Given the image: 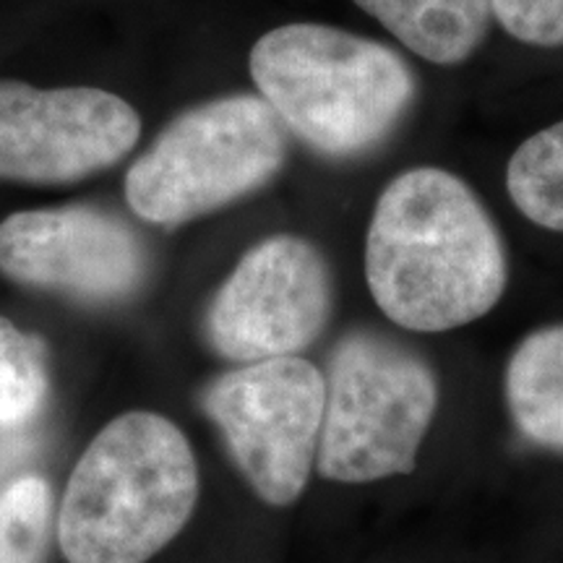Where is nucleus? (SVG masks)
<instances>
[{"label": "nucleus", "mask_w": 563, "mask_h": 563, "mask_svg": "<svg viewBox=\"0 0 563 563\" xmlns=\"http://www.w3.org/2000/svg\"><path fill=\"white\" fill-rule=\"evenodd\" d=\"M53 493L37 475L0 490V563H42L51 540Z\"/></svg>", "instance_id": "14"}, {"label": "nucleus", "mask_w": 563, "mask_h": 563, "mask_svg": "<svg viewBox=\"0 0 563 563\" xmlns=\"http://www.w3.org/2000/svg\"><path fill=\"white\" fill-rule=\"evenodd\" d=\"M287 129L262 95H232L186 110L125 175L141 220L178 228L228 207L282 170Z\"/></svg>", "instance_id": "5"}, {"label": "nucleus", "mask_w": 563, "mask_h": 563, "mask_svg": "<svg viewBox=\"0 0 563 563\" xmlns=\"http://www.w3.org/2000/svg\"><path fill=\"white\" fill-rule=\"evenodd\" d=\"M199 467L191 443L162 415L104 426L70 475L58 514L68 563H146L191 519Z\"/></svg>", "instance_id": "2"}, {"label": "nucleus", "mask_w": 563, "mask_h": 563, "mask_svg": "<svg viewBox=\"0 0 563 563\" xmlns=\"http://www.w3.org/2000/svg\"><path fill=\"white\" fill-rule=\"evenodd\" d=\"M506 188L527 220L563 232V121L538 131L514 152Z\"/></svg>", "instance_id": "12"}, {"label": "nucleus", "mask_w": 563, "mask_h": 563, "mask_svg": "<svg viewBox=\"0 0 563 563\" xmlns=\"http://www.w3.org/2000/svg\"><path fill=\"white\" fill-rule=\"evenodd\" d=\"M32 441L26 439L24 431H0V481L30 456Z\"/></svg>", "instance_id": "16"}, {"label": "nucleus", "mask_w": 563, "mask_h": 563, "mask_svg": "<svg viewBox=\"0 0 563 563\" xmlns=\"http://www.w3.org/2000/svg\"><path fill=\"white\" fill-rule=\"evenodd\" d=\"M323 399V373L287 355L222 373L203 394V410L256 496L269 506H290L316 464Z\"/></svg>", "instance_id": "6"}, {"label": "nucleus", "mask_w": 563, "mask_h": 563, "mask_svg": "<svg viewBox=\"0 0 563 563\" xmlns=\"http://www.w3.org/2000/svg\"><path fill=\"white\" fill-rule=\"evenodd\" d=\"M493 16L527 45H563V0H493Z\"/></svg>", "instance_id": "15"}, {"label": "nucleus", "mask_w": 563, "mask_h": 563, "mask_svg": "<svg viewBox=\"0 0 563 563\" xmlns=\"http://www.w3.org/2000/svg\"><path fill=\"white\" fill-rule=\"evenodd\" d=\"M249 68L282 125L332 159L382 146L418 91L402 55L327 24L266 32L253 45Z\"/></svg>", "instance_id": "3"}, {"label": "nucleus", "mask_w": 563, "mask_h": 563, "mask_svg": "<svg viewBox=\"0 0 563 563\" xmlns=\"http://www.w3.org/2000/svg\"><path fill=\"white\" fill-rule=\"evenodd\" d=\"M316 467L327 481L363 485L410 475L439 410L426 357L376 332H352L329 361Z\"/></svg>", "instance_id": "4"}, {"label": "nucleus", "mask_w": 563, "mask_h": 563, "mask_svg": "<svg viewBox=\"0 0 563 563\" xmlns=\"http://www.w3.org/2000/svg\"><path fill=\"white\" fill-rule=\"evenodd\" d=\"M420 58L454 66L488 34L493 0H355Z\"/></svg>", "instance_id": "11"}, {"label": "nucleus", "mask_w": 563, "mask_h": 563, "mask_svg": "<svg viewBox=\"0 0 563 563\" xmlns=\"http://www.w3.org/2000/svg\"><path fill=\"white\" fill-rule=\"evenodd\" d=\"M332 272L313 243L274 235L245 253L207 313V340L238 363L298 355L332 316Z\"/></svg>", "instance_id": "7"}, {"label": "nucleus", "mask_w": 563, "mask_h": 563, "mask_svg": "<svg viewBox=\"0 0 563 563\" xmlns=\"http://www.w3.org/2000/svg\"><path fill=\"white\" fill-rule=\"evenodd\" d=\"M47 394L42 344L0 316V431H24Z\"/></svg>", "instance_id": "13"}, {"label": "nucleus", "mask_w": 563, "mask_h": 563, "mask_svg": "<svg viewBox=\"0 0 563 563\" xmlns=\"http://www.w3.org/2000/svg\"><path fill=\"white\" fill-rule=\"evenodd\" d=\"M506 407L519 435L563 454V323L527 334L504 376Z\"/></svg>", "instance_id": "10"}, {"label": "nucleus", "mask_w": 563, "mask_h": 563, "mask_svg": "<svg viewBox=\"0 0 563 563\" xmlns=\"http://www.w3.org/2000/svg\"><path fill=\"white\" fill-rule=\"evenodd\" d=\"M139 136V112L104 89L0 81V180H84L121 162Z\"/></svg>", "instance_id": "8"}, {"label": "nucleus", "mask_w": 563, "mask_h": 563, "mask_svg": "<svg viewBox=\"0 0 563 563\" xmlns=\"http://www.w3.org/2000/svg\"><path fill=\"white\" fill-rule=\"evenodd\" d=\"M0 272L89 302L133 295L146 274V253L129 224L95 207L16 211L0 222Z\"/></svg>", "instance_id": "9"}, {"label": "nucleus", "mask_w": 563, "mask_h": 563, "mask_svg": "<svg viewBox=\"0 0 563 563\" xmlns=\"http://www.w3.org/2000/svg\"><path fill=\"white\" fill-rule=\"evenodd\" d=\"M365 282L386 319L439 334L488 316L504 298L509 264L473 188L441 167H412L373 209Z\"/></svg>", "instance_id": "1"}]
</instances>
